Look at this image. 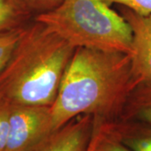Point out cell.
<instances>
[{
  "label": "cell",
  "mask_w": 151,
  "mask_h": 151,
  "mask_svg": "<svg viewBox=\"0 0 151 151\" xmlns=\"http://www.w3.org/2000/svg\"><path fill=\"white\" fill-rule=\"evenodd\" d=\"M139 84L130 55L76 48L50 107L52 129L86 114L105 122L119 119Z\"/></svg>",
  "instance_id": "cell-1"
},
{
  "label": "cell",
  "mask_w": 151,
  "mask_h": 151,
  "mask_svg": "<svg viewBox=\"0 0 151 151\" xmlns=\"http://www.w3.org/2000/svg\"><path fill=\"white\" fill-rule=\"evenodd\" d=\"M75 50L33 19L0 71V103L51 107Z\"/></svg>",
  "instance_id": "cell-2"
},
{
  "label": "cell",
  "mask_w": 151,
  "mask_h": 151,
  "mask_svg": "<svg viewBox=\"0 0 151 151\" xmlns=\"http://www.w3.org/2000/svg\"><path fill=\"white\" fill-rule=\"evenodd\" d=\"M34 19L76 49L132 53L129 23L103 0H63L53 10Z\"/></svg>",
  "instance_id": "cell-3"
},
{
  "label": "cell",
  "mask_w": 151,
  "mask_h": 151,
  "mask_svg": "<svg viewBox=\"0 0 151 151\" xmlns=\"http://www.w3.org/2000/svg\"><path fill=\"white\" fill-rule=\"evenodd\" d=\"M52 129L51 108L46 106L10 107L5 151H29Z\"/></svg>",
  "instance_id": "cell-4"
},
{
  "label": "cell",
  "mask_w": 151,
  "mask_h": 151,
  "mask_svg": "<svg viewBox=\"0 0 151 151\" xmlns=\"http://www.w3.org/2000/svg\"><path fill=\"white\" fill-rule=\"evenodd\" d=\"M94 126L93 116H78L51 132L29 151H87Z\"/></svg>",
  "instance_id": "cell-5"
},
{
  "label": "cell",
  "mask_w": 151,
  "mask_h": 151,
  "mask_svg": "<svg viewBox=\"0 0 151 151\" xmlns=\"http://www.w3.org/2000/svg\"><path fill=\"white\" fill-rule=\"evenodd\" d=\"M119 13L129 23L133 33L132 67L140 83H151V14L140 15L120 6Z\"/></svg>",
  "instance_id": "cell-6"
},
{
  "label": "cell",
  "mask_w": 151,
  "mask_h": 151,
  "mask_svg": "<svg viewBox=\"0 0 151 151\" xmlns=\"http://www.w3.org/2000/svg\"><path fill=\"white\" fill-rule=\"evenodd\" d=\"M108 129L134 151H151V125L133 120L105 122Z\"/></svg>",
  "instance_id": "cell-7"
},
{
  "label": "cell",
  "mask_w": 151,
  "mask_h": 151,
  "mask_svg": "<svg viewBox=\"0 0 151 151\" xmlns=\"http://www.w3.org/2000/svg\"><path fill=\"white\" fill-rule=\"evenodd\" d=\"M119 119L151 125V83L143 82L135 87Z\"/></svg>",
  "instance_id": "cell-8"
},
{
  "label": "cell",
  "mask_w": 151,
  "mask_h": 151,
  "mask_svg": "<svg viewBox=\"0 0 151 151\" xmlns=\"http://www.w3.org/2000/svg\"><path fill=\"white\" fill-rule=\"evenodd\" d=\"M34 17L21 0H0V34L24 27Z\"/></svg>",
  "instance_id": "cell-9"
},
{
  "label": "cell",
  "mask_w": 151,
  "mask_h": 151,
  "mask_svg": "<svg viewBox=\"0 0 151 151\" xmlns=\"http://www.w3.org/2000/svg\"><path fill=\"white\" fill-rule=\"evenodd\" d=\"M94 151H134L108 129L105 121L94 118Z\"/></svg>",
  "instance_id": "cell-10"
},
{
  "label": "cell",
  "mask_w": 151,
  "mask_h": 151,
  "mask_svg": "<svg viewBox=\"0 0 151 151\" xmlns=\"http://www.w3.org/2000/svg\"><path fill=\"white\" fill-rule=\"evenodd\" d=\"M25 26V25H24ZM24 26L0 34V71L9 59L14 49L21 36Z\"/></svg>",
  "instance_id": "cell-11"
},
{
  "label": "cell",
  "mask_w": 151,
  "mask_h": 151,
  "mask_svg": "<svg viewBox=\"0 0 151 151\" xmlns=\"http://www.w3.org/2000/svg\"><path fill=\"white\" fill-rule=\"evenodd\" d=\"M107 4H119L134 13L147 16L151 14V0H103Z\"/></svg>",
  "instance_id": "cell-12"
},
{
  "label": "cell",
  "mask_w": 151,
  "mask_h": 151,
  "mask_svg": "<svg viewBox=\"0 0 151 151\" xmlns=\"http://www.w3.org/2000/svg\"><path fill=\"white\" fill-rule=\"evenodd\" d=\"M35 16L43 13L53 10L62 3L63 0H21Z\"/></svg>",
  "instance_id": "cell-13"
},
{
  "label": "cell",
  "mask_w": 151,
  "mask_h": 151,
  "mask_svg": "<svg viewBox=\"0 0 151 151\" xmlns=\"http://www.w3.org/2000/svg\"><path fill=\"white\" fill-rule=\"evenodd\" d=\"M10 107L0 103V151H5L9 131Z\"/></svg>",
  "instance_id": "cell-14"
},
{
  "label": "cell",
  "mask_w": 151,
  "mask_h": 151,
  "mask_svg": "<svg viewBox=\"0 0 151 151\" xmlns=\"http://www.w3.org/2000/svg\"><path fill=\"white\" fill-rule=\"evenodd\" d=\"M93 133H94V131H93ZM87 151H94V136L93 135H92V140H91V143H90V145H89Z\"/></svg>",
  "instance_id": "cell-15"
}]
</instances>
